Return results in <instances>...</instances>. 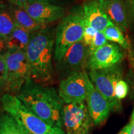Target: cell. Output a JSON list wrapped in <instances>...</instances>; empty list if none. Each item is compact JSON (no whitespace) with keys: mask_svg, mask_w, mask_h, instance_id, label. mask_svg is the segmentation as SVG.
Segmentation results:
<instances>
[{"mask_svg":"<svg viewBox=\"0 0 134 134\" xmlns=\"http://www.w3.org/2000/svg\"><path fill=\"white\" fill-rule=\"evenodd\" d=\"M16 96L31 111L45 122L62 129V114L64 103L54 88L36 83L31 78Z\"/></svg>","mask_w":134,"mask_h":134,"instance_id":"6da1fadb","label":"cell"},{"mask_svg":"<svg viewBox=\"0 0 134 134\" xmlns=\"http://www.w3.org/2000/svg\"><path fill=\"white\" fill-rule=\"evenodd\" d=\"M55 29L47 27L32 34L26 50L31 71V79L45 86L53 82V55Z\"/></svg>","mask_w":134,"mask_h":134,"instance_id":"7a4b0ae2","label":"cell"},{"mask_svg":"<svg viewBox=\"0 0 134 134\" xmlns=\"http://www.w3.org/2000/svg\"><path fill=\"white\" fill-rule=\"evenodd\" d=\"M0 102L3 110L13 117L27 134H65L63 129L48 124L31 111L16 95L3 94Z\"/></svg>","mask_w":134,"mask_h":134,"instance_id":"3957f363","label":"cell"},{"mask_svg":"<svg viewBox=\"0 0 134 134\" xmlns=\"http://www.w3.org/2000/svg\"><path fill=\"white\" fill-rule=\"evenodd\" d=\"M85 22L83 16L71 13L66 15L55 29L54 60L59 61L70 47L83 41Z\"/></svg>","mask_w":134,"mask_h":134,"instance_id":"277c9868","label":"cell"},{"mask_svg":"<svg viewBox=\"0 0 134 134\" xmlns=\"http://www.w3.org/2000/svg\"><path fill=\"white\" fill-rule=\"evenodd\" d=\"M4 58L8 73L4 93L17 95L31 78V67L26 51L9 50L4 55Z\"/></svg>","mask_w":134,"mask_h":134,"instance_id":"5b68a950","label":"cell"},{"mask_svg":"<svg viewBox=\"0 0 134 134\" xmlns=\"http://www.w3.org/2000/svg\"><path fill=\"white\" fill-rule=\"evenodd\" d=\"M62 120L66 134H89L93 124L85 101L64 104Z\"/></svg>","mask_w":134,"mask_h":134,"instance_id":"8992f818","label":"cell"},{"mask_svg":"<svg viewBox=\"0 0 134 134\" xmlns=\"http://www.w3.org/2000/svg\"><path fill=\"white\" fill-rule=\"evenodd\" d=\"M90 80L97 90L102 94L109 103L112 110L118 111L121 109V104L115 95V85L122 79V73L117 66L104 70H90Z\"/></svg>","mask_w":134,"mask_h":134,"instance_id":"52a82bcc","label":"cell"},{"mask_svg":"<svg viewBox=\"0 0 134 134\" xmlns=\"http://www.w3.org/2000/svg\"><path fill=\"white\" fill-rule=\"evenodd\" d=\"M90 83L91 80L85 70L76 72L62 80L58 94L65 104L85 101Z\"/></svg>","mask_w":134,"mask_h":134,"instance_id":"ba28073f","label":"cell"},{"mask_svg":"<svg viewBox=\"0 0 134 134\" xmlns=\"http://www.w3.org/2000/svg\"><path fill=\"white\" fill-rule=\"evenodd\" d=\"M89 57L88 47L83 41L79 42L70 47L62 58L55 62L56 68L65 78L76 72L84 71L87 67Z\"/></svg>","mask_w":134,"mask_h":134,"instance_id":"9c48e42d","label":"cell"},{"mask_svg":"<svg viewBox=\"0 0 134 134\" xmlns=\"http://www.w3.org/2000/svg\"><path fill=\"white\" fill-rule=\"evenodd\" d=\"M123 52L116 43L107 42L89 57L87 68L90 70L113 68L122 60Z\"/></svg>","mask_w":134,"mask_h":134,"instance_id":"30bf717a","label":"cell"},{"mask_svg":"<svg viewBox=\"0 0 134 134\" xmlns=\"http://www.w3.org/2000/svg\"><path fill=\"white\" fill-rule=\"evenodd\" d=\"M24 8L34 19L47 25L66 16L64 7L38 0H31Z\"/></svg>","mask_w":134,"mask_h":134,"instance_id":"8fae6325","label":"cell"},{"mask_svg":"<svg viewBox=\"0 0 134 134\" xmlns=\"http://www.w3.org/2000/svg\"><path fill=\"white\" fill-rule=\"evenodd\" d=\"M86 99L93 123L95 125L104 123L112 110L111 108L106 99L95 88L91 81Z\"/></svg>","mask_w":134,"mask_h":134,"instance_id":"7c38bea8","label":"cell"},{"mask_svg":"<svg viewBox=\"0 0 134 134\" xmlns=\"http://www.w3.org/2000/svg\"><path fill=\"white\" fill-rule=\"evenodd\" d=\"M83 17L85 23L102 32L113 23L104 10L100 0H90L83 4Z\"/></svg>","mask_w":134,"mask_h":134,"instance_id":"4fadbf2b","label":"cell"},{"mask_svg":"<svg viewBox=\"0 0 134 134\" xmlns=\"http://www.w3.org/2000/svg\"><path fill=\"white\" fill-rule=\"evenodd\" d=\"M110 21L122 32L128 28L129 19L125 4L122 0H100Z\"/></svg>","mask_w":134,"mask_h":134,"instance_id":"5bb4252c","label":"cell"},{"mask_svg":"<svg viewBox=\"0 0 134 134\" xmlns=\"http://www.w3.org/2000/svg\"><path fill=\"white\" fill-rule=\"evenodd\" d=\"M8 4L16 26L19 27L31 34L48 27V25L41 24L34 19L24 8L14 6L8 3Z\"/></svg>","mask_w":134,"mask_h":134,"instance_id":"9a60e30c","label":"cell"},{"mask_svg":"<svg viewBox=\"0 0 134 134\" xmlns=\"http://www.w3.org/2000/svg\"><path fill=\"white\" fill-rule=\"evenodd\" d=\"M31 35L32 34L28 31L16 26L7 37L8 50L26 51L31 40Z\"/></svg>","mask_w":134,"mask_h":134,"instance_id":"2e32d148","label":"cell"},{"mask_svg":"<svg viewBox=\"0 0 134 134\" xmlns=\"http://www.w3.org/2000/svg\"><path fill=\"white\" fill-rule=\"evenodd\" d=\"M16 27L8 3L0 1V34L8 37Z\"/></svg>","mask_w":134,"mask_h":134,"instance_id":"e0dca14e","label":"cell"},{"mask_svg":"<svg viewBox=\"0 0 134 134\" xmlns=\"http://www.w3.org/2000/svg\"><path fill=\"white\" fill-rule=\"evenodd\" d=\"M0 134H27L13 117L4 111L0 117Z\"/></svg>","mask_w":134,"mask_h":134,"instance_id":"ac0fdd59","label":"cell"},{"mask_svg":"<svg viewBox=\"0 0 134 134\" xmlns=\"http://www.w3.org/2000/svg\"><path fill=\"white\" fill-rule=\"evenodd\" d=\"M103 34L108 41L118 43L124 49L128 48V42L122 31L114 24L109 26L103 31Z\"/></svg>","mask_w":134,"mask_h":134,"instance_id":"d6986e66","label":"cell"},{"mask_svg":"<svg viewBox=\"0 0 134 134\" xmlns=\"http://www.w3.org/2000/svg\"><path fill=\"white\" fill-rule=\"evenodd\" d=\"M107 43V38L102 32H98L94 39L91 45L88 47V53L90 57L94 52L96 50Z\"/></svg>","mask_w":134,"mask_h":134,"instance_id":"ffe728a7","label":"cell"},{"mask_svg":"<svg viewBox=\"0 0 134 134\" xmlns=\"http://www.w3.org/2000/svg\"><path fill=\"white\" fill-rule=\"evenodd\" d=\"M129 86L127 83L123 80L120 79L115 85L114 93L117 99L120 100L125 98L128 94Z\"/></svg>","mask_w":134,"mask_h":134,"instance_id":"44dd1931","label":"cell"},{"mask_svg":"<svg viewBox=\"0 0 134 134\" xmlns=\"http://www.w3.org/2000/svg\"><path fill=\"white\" fill-rule=\"evenodd\" d=\"M98 31L85 23V31L83 34V42L88 47L91 45L96 37Z\"/></svg>","mask_w":134,"mask_h":134,"instance_id":"7402d4cb","label":"cell"},{"mask_svg":"<svg viewBox=\"0 0 134 134\" xmlns=\"http://www.w3.org/2000/svg\"><path fill=\"white\" fill-rule=\"evenodd\" d=\"M5 55V54H4ZM4 55H0V81L6 87L7 83V65L5 60Z\"/></svg>","mask_w":134,"mask_h":134,"instance_id":"603a6c76","label":"cell"},{"mask_svg":"<svg viewBox=\"0 0 134 134\" xmlns=\"http://www.w3.org/2000/svg\"><path fill=\"white\" fill-rule=\"evenodd\" d=\"M128 19L134 24V0H127L125 2Z\"/></svg>","mask_w":134,"mask_h":134,"instance_id":"cb8c5ba5","label":"cell"},{"mask_svg":"<svg viewBox=\"0 0 134 134\" xmlns=\"http://www.w3.org/2000/svg\"><path fill=\"white\" fill-rule=\"evenodd\" d=\"M7 37L0 34V55H4L8 52Z\"/></svg>","mask_w":134,"mask_h":134,"instance_id":"d4e9b609","label":"cell"},{"mask_svg":"<svg viewBox=\"0 0 134 134\" xmlns=\"http://www.w3.org/2000/svg\"><path fill=\"white\" fill-rule=\"evenodd\" d=\"M6 1L9 4L24 8L25 6L29 2L30 0H6Z\"/></svg>","mask_w":134,"mask_h":134,"instance_id":"484cf974","label":"cell"},{"mask_svg":"<svg viewBox=\"0 0 134 134\" xmlns=\"http://www.w3.org/2000/svg\"><path fill=\"white\" fill-rule=\"evenodd\" d=\"M31 1V0H30ZM38 1H46V2H48L52 4L58 5V6H60L63 7V6L68 4L69 0H38Z\"/></svg>","mask_w":134,"mask_h":134,"instance_id":"4316f807","label":"cell"},{"mask_svg":"<svg viewBox=\"0 0 134 134\" xmlns=\"http://www.w3.org/2000/svg\"><path fill=\"white\" fill-rule=\"evenodd\" d=\"M130 125V134H134V106L133 109L132 111L131 118L129 123Z\"/></svg>","mask_w":134,"mask_h":134,"instance_id":"83f0119b","label":"cell"},{"mask_svg":"<svg viewBox=\"0 0 134 134\" xmlns=\"http://www.w3.org/2000/svg\"><path fill=\"white\" fill-rule=\"evenodd\" d=\"M117 134H130V125L127 124Z\"/></svg>","mask_w":134,"mask_h":134,"instance_id":"f1b7e54d","label":"cell"},{"mask_svg":"<svg viewBox=\"0 0 134 134\" xmlns=\"http://www.w3.org/2000/svg\"><path fill=\"white\" fill-rule=\"evenodd\" d=\"M4 89H5V86L2 82L0 81V93H2V92H4Z\"/></svg>","mask_w":134,"mask_h":134,"instance_id":"f546056e","label":"cell"},{"mask_svg":"<svg viewBox=\"0 0 134 134\" xmlns=\"http://www.w3.org/2000/svg\"><path fill=\"white\" fill-rule=\"evenodd\" d=\"M3 112H4V110H3L2 107H1V105H0V117H1V115H2Z\"/></svg>","mask_w":134,"mask_h":134,"instance_id":"4dcf8cb0","label":"cell"},{"mask_svg":"<svg viewBox=\"0 0 134 134\" xmlns=\"http://www.w3.org/2000/svg\"><path fill=\"white\" fill-rule=\"evenodd\" d=\"M3 1V0H0V1Z\"/></svg>","mask_w":134,"mask_h":134,"instance_id":"1f68e13d","label":"cell"}]
</instances>
